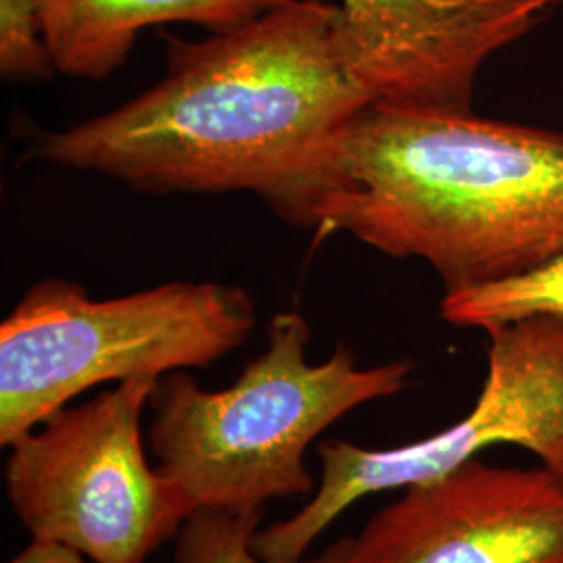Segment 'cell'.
<instances>
[{
    "instance_id": "13",
    "label": "cell",
    "mask_w": 563,
    "mask_h": 563,
    "mask_svg": "<svg viewBox=\"0 0 563 563\" xmlns=\"http://www.w3.org/2000/svg\"><path fill=\"white\" fill-rule=\"evenodd\" d=\"M7 563H95L81 555L80 551L67 544L53 543L44 539H32L20 555Z\"/></svg>"
},
{
    "instance_id": "5",
    "label": "cell",
    "mask_w": 563,
    "mask_h": 563,
    "mask_svg": "<svg viewBox=\"0 0 563 563\" xmlns=\"http://www.w3.org/2000/svg\"><path fill=\"white\" fill-rule=\"evenodd\" d=\"M155 386L157 378L125 380L9 444L7 499L32 539L95 563H146L178 537L195 507L142 443Z\"/></svg>"
},
{
    "instance_id": "6",
    "label": "cell",
    "mask_w": 563,
    "mask_h": 563,
    "mask_svg": "<svg viewBox=\"0 0 563 563\" xmlns=\"http://www.w3.org/2000/svg\"><path fill=\"white\" fill-rule=\"evenodd\" d=\"M486 334V380L463 420L393 449H363L346 441L318 444V488L295 516L255 532L257 558L302 563L309 547L363 497L430 483L497 444L522 446L563 478V320L534 316Z\"/></svg>"
},
{
    "instance_id": "1",
    "label": "cell",
    "mask_w": 563,
    "mask_h": 563,
    "mask_svg": "<svg viewBox=\"0 0 563 563\" xmlns=\"http://www.w3.org/2000/svg\"><path fill=\"white\" fill-rule=\"evenodd\" d=\"M336 15L334 2L292 0L205 41L169 36L157 86L46 136L36 155L142 192H255L284 218L372 101L339 55Z\"/></svg>"
},
{
    "instance_id": "2",
    "label": "cell",
    "mask_w": 563,
    "mask_h": 563,
    "mask_svg": "<svg viewBox=\"0 0 563 563\" xmlns=\"http://www.w3.org/2000/svg\"><path fill=\"white\" fill-rule=\"evenodd\" d=\"M284 220L423 260L446 292L516 278L563 253V134L369 101Z\"/></svg>"
},
{
    "instance_id": "8",
    "label": "cell",
    "mask_w": 563,
    "mask_h": 563,
    "mask_svg": "<svg viewBox=\"0 0 563 563\" xmlns=\"http://www.w3.org/2000/svg\"><path fill=\"white\" fill-rule=\"evenodd\" d=\"M349 563H563V478L463 463L380 509Z\"/></svg>"
},
{
    "instance_id": "9",
    "label": "cell",
    "mask_w": 563,
    "mask_h": 563,
    "mask_svg": "<svg viewBox=\"0 0 563 563\" xmlns=\"http://www.w3.org/2000/svg\"><path fill=\"white\" fill-rule=\"evenodd\" d=\"M292 0H38L55 69L102 80L128 60L142 30L197 23L230 32Z\"/></svg>"
},
{
    "instance_id": "11",
    "label": "cell",
    "mask_w": 563,
    "mask_h": 563,
    "mask_svg": "<svg viewBox=\"0 0 563 563\" xmlns=\"http://www.w3.org/2000/svg\"><path fill=\"white\" fill-rule=\"evenodd\" d=\"M263 511L232 514L220 509H197L176 537V563H265L253 551ZM353 539H341L302 563H349Z\"/></svg>"
},
{
    "instance_id": "3",
    "label": "cell",
    "mask_w": 563,
    "mask_h": 563,
    "mask_svg": "<svg viewBox=\"0 0 563 563\" xmlns=\"http://www.w3.org/2000/svg\"><path fill=\"white\" fill-rule=\"evenodd\" d=\"M311 328L297 311L274 316L267 349L223 390H205L184 372L153 390L148 443L163 474L197 509L263 511L274 499L318 486L305 455L349 411L399 395L413 363L357 367L341 342L322 363L307 362Z\"/></svg>"
},
{
    "instance_id": "12",
    "label": "cell",
    "mask_w": 563,
    "mask_h": 563,
    "mask_svg": "<svg viewBox=\"0 0 563 563\" xmlns=\"http://www.w3.org/2000/svg\"><path fill=\"white\" fill-rule=\"evenodd\" d=\"M53 71L38 0H0V74L9 80H46Z\"/></svg>"
},
{
    "instance_id": "10",
    "label": "cell",
    "mask_w": 563,
    "mask_h": 563,
    "mask_svg": "<svg viewBox=\"0 0 563 563\" xmlns=\"http://www.w3.org/2000/svg\"><path fill=\"white\" fill-rule=\"evenodd\" d=\"M534 316L563 320V253L522 276L444 292L441 318L484 332Z\"/></svg>"
},
{
    "instance_id": "4",
    "label": "cell",
    "mask_w": 563,
    "mask_h": 563,
    "mask_svg": "<svg viewBox=\"0 0 563 563\" xmlns=\"http://www.w3.org/2000/svg\"><path fill=\"white\" fill-rule=\"evenodd\" d=\"M255 320L246 290L216 282H169L107 301L74 282H38L0 323V444L92 386L207 367L239 349Z\"/></svg>"
},
{
    "instance_id": "7",
    "label": "cell",
    "mask_w": 563,
    "mask_h": 563,
    "mask_svg": "<svg viewBox=\"0 0 563 563\" xmlns=\"http://www.w3.org/2000/svg\"><path fill=\"white\" fill-rule=\"evenodd\" d=\"M563 0H341L339 55L372 101L472 111L474 81L497 51Z\"/></svg>"
}]
</instances>
